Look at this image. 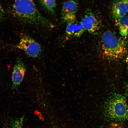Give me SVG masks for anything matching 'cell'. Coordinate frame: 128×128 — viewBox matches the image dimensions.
Masks as SVG:
<instances>
[{
    "instance_id": "obj_1",
    "label": "cell",
    "mask_w": 128,
    "mask_h": 128,
    "mask_svg": "<svg viewBox=\"0 0 128 128\" xmlns=\"http://www.w3.org/2000/svg\"><path fill=\"white\" fill-rule=\"evenodd\" d=\"M12 7L14 15L24 22L47 28L53 27V24L42 15L33 0H15Z\"/></svg>"
},
{
    "instance_id": "obj_2",
    "label": "cell",
    "mask_w": 128,
    "mask_h": 128,
    "mask_svg": "<svg viewBox=\"0 0 128 128\" xmlns=\"http://www.w3.org/2000/svg\"><path fill=\"white\" fill-rule=\"evenodd\" d=\"M101 45L103 54L108 59H121L127 52L126 42L110 31H105L102 34Z\"/></svg>"
},
{
    "instance_id": "obj_3",
    "label": "cell",
    "mask_w": 128,
    "mask_h": 128,
    "mask_svg": "<svg viewBox=\"0 0 128 128\" xmlns=\"http://www.w3.org/2000/svg\"><path fill=\"white\" fill-rule=\"evenodd\" d=\"M105 116L114 122H122L128 120V105L126 97L116 93H112L105 102Z\"/></svg>"
},
{
    "instance_id": "obj_4",
    "label": "cell",
    "mask_w": 128,
    "mask_h": 128,
    "mask_svg": "<svg viewBox=\"0 0 128 128\" xmlns=\"http://www.w3.org/2000/svg\"><path fill=\"white\" fill-rule=\"evenodd\" d=\"M16 47L24 51L27 55L33 58L40 55L42 49L40 45L30 37L25 35L21 38Z\"/></svg>"
},
{
    "instance_id": "obj_5",
    "label": "cell",
    "mask_w": 128,
    "mask_h": 128,
    "mask_svg": "<svg viewBox=\"0 0 128 128\" xmlns=\"http://www.w3.org/2000/svg\"><path fill=\"white\" fill-rule=\"evenodd\" d=\"M26 69L22 59H17L13 68L12 74L13 87L17 89L22 82Z\"/></svg>"
},
{
    "instance_id": "obj_6",
    "label": "cell",
    "mask_w": 128,
    "mask_h": 128,
    "mask_svg": "<svg viewBox=\"0 0 128 128\" xmlns=\"http://www.w3.org/2000/svg\"><path fill=\"white\" fill-rule=\"evenodd\" d=\"M78 9L77 3L73 0H69L63 3L62 10V19L68 23L76 19Z\"/></svg>"
},
{
    "instance_id": "obj_7",
    "label": "cell",
    "mask_w": 128,
    "mask_h": 128,
    "mask_svg": "<svg viewBox=\"0 0 128 128\" xmlns=\"http://www.w3.org/2000/svg\"><path fill=\"white\" fill-rule=\"evenodd\" d=\"M81 22L85 30L91 33L96 32L99 28V22L92 13H89L86 14Z\"/></svg>"
},
{
    "instance_id": "obj_8",
    "label": "cell",
    "mask_w": 128,
    "mask_h": 128,
    "mask_svg": "<svg viewBox=\"0 0 128 128\" xmlns=\"http://www.w3.org/2000/svg\"><path fill=\"white\" fill-rule=\"evenodd\" d=\"M66 32L69 36L78 37L81 36L85 30L81 22L76 19L67 23Z\"/></svg>"
},
{
    "instance_id": "obj_9",
    "label": "cell",
    "mask_w": 128,
    "mask_h": 128,
    "mask_svg": "<svg viewBox=\"0 0 128 128\" xmlns=\"http://www.w3.org/2000/svg\"><path fill=\"white\" fill-rule=\"evenodd\" d=\"M112 11L115 20L125 16L128 13L124 6L121 0H117L114 2Z\"/></svg>"
},
{
    "instance_id": "obj_10",
    "label": "cell",
    "mask_w": 128,
    "mask_h": 128,
    "mask_svg": "<svg viewBox=\"0 0 128 128\" xmlns=\"http://www.w3.org/2000/svg\"><path fill=\"white\" fill-rule=\"evenodd\" d=\"M119 33L123 36H128V16L115 20Z\"/></svg>"
},
{
    "instance_id": "obj_11",
    "label": "cell",
    "mask_w": 128,
    "mask_h": 128,
    "mask_svg": "<svg viewBox=\"0 0 128 128\" xmlns=\"http://www.w3.org/2000/svg\"><path fill=\"white\" fill-rule=\"evenodd\" d=\"M41 6L48 12L52 14H54L56 6L55 0H43L39 1Z\"/></svg>"
},
{
    "instance_id": "obj_12",
    "label": "cell",
    "mask_w": 128,
    "mask_h": 128,
    "mask_svg": "<svg viewBox=\"0 0 128 128\" xmlns=\"http://www.w3.org/2000/svg\"><path fill=\"white\" fill-rule=\"evenodd\" d=\"M24 115L20 119L11 118L10 120V124L11 128H23V123Z\"/></svg>"
},
{
    "instance_id": "obj_13",
    "label": "cell",
    "mask_w": 128,
    "mask_h": 128,
    "mask_svg": "<svg viewBox=\"0 0 128 128\" xmlns=\"http://www.w3.org/2000/svg\"><path fill=\"white\" fill-rule=\"evenodd\" d=\"M121 123L112 122L110 124L109 128H127Z\"/></svg>"
},
{
    "instance_id": "obj_14",
    "label": "cell",
    "mask_w": 128,
    "mask_h": 128,
    "mask_svg": "<svg viewBox=\"0 0 128 128\" xmlns=\"http://www.w3.org/2000/svg\"><path fill=\"white\" fill-rule=\"evenodd\" d=\"M121 1L124 6L127 12H128V0H122Z\"/></svg>"
},
{
    "instance_id": "obj_15",
    "label": "cell",
    "mask_w": 128,
    "mask_h": 128,
    "mask_svg": "<svg viewBox=\"0 0 128 128\" xmlns=\"http://www.w3.org/2000/svg\"><path fill=\"white\" fill-rule=\"evenodd\" d=\"M4 14L3 9L0 4V19L1 18Z\"/></svg>"
},
{
    "instance_id": "obj_16",
    "label": "cell",
    "mask_w": 128,
    "mask_h": 128,
    "mask_svg": "<svg viewBox=\"0 0 128 128\" xmlns=\"http://www.w3.org/2000/svg\"><path fill=\"white\" fill-rule=\"evenodd\" d=\"M126 62L127 64V68L128 70V55L126 57Z\"/></svg>"
},
{
    "instance_id": "obj_17",
    "label": "cell",
    "mask_w": 128,
    "mask_h": 128,
    "mask_svg": "<svg viewBox=\"0 0 128 128\" xmlns=\"http://www.w3.org/2000/svg\"><path fill=\"white\" fill-rule=\"evenodd\" d=\"M126 91L127 95L128 96V84L126 85Z\"/></svg>"
},
{
    "instance_id": "obj_18",
    "label": "cell",
    "mask_w": 128,
    "mask_h": 128,
    "mask_svg": "<svg viewBox=\"0 0 128 128\" xmlns=\"http://www.w3.org/2000/svg\"><path fill=\"white\" fill-rule=\"evenodd\" d=\"M5 128H9L8 127H6Z\"/></svg>"
},
{
    "instance_id": "obj_19",
    "label": "cell",
    "mask_w": 128,
    "mask_h": 128,
    "mask_svg": "<svg viewBox=\"0 0 128 128\" xmlns=\"http://www.w3.org/2000/svg\"><path fill=\"white\" fill-rule=\"evenodd\" d=\"M103 128V127H101V128Z\"/></svg>"
}]
</instances>
